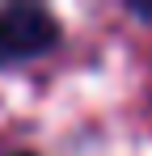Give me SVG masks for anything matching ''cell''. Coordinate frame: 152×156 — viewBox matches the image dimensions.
Masks as SVG:
<instances>
[{"mask_svg":"<svg viewBox=\"0 0 152 156\" xmlns=\"http://www.w3.org/2000/svg\"><path fill=\"white\" fill-rule=\"evenodd\" d=\"M21 156H25V152H21Z\"/></svg>","mask_w":152,"mask_h":156,"instance_id":"obj_3","label":"cell"},{"mask_svg":"<svg viewBox=\"0 0 152 156\" xmlns=\"http://www.w3.org/2000/svg\"><path fill=\"white\" fill-rule=\"evenodd\" d=\"M135 13H139V17H148V21H152V0H144V4H135Z\"/></svg>","mask_w":152,"mask_h":156,"instance_id":"obj_2","label":"cell"},{"mask_svg":"<svg viewBox=\"0 0 152 156\" xmlns=\"http://www.w3.org/2000/svg\"><path fill=\"white\" fill-rule=\"evenodd\" d=\"M55 42V17L38 4H13L0 17V51L4 55H38Z\"/></svg>","mask_w":152,"mask_h":156,"instance_id":"obj_1","label":"cell"}]
</instances>
